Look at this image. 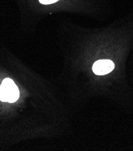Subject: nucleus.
<instances>
[{"mask_svg": "<svg viewBox=\"0 0 133 151\" xmlns=\"http://www.w3.org/2000/svg\"><path fill=\"white\" fill-rule=\"evenodd\" d=\"M115 68L114 63L110 60H100L92 66L93 72L98 75H104L111 72Z\"/></svg>", "mask_w": 133, "mask_h": 151, "instance_id": "2", "label": "nucleus"}, {"mask_svg": "<svg viewBox=\"0 0 133 151\" xmlns=\"http://www.w3.org/2000/svg\"><path fill=\"white\" fill-rule=\"evenodd\" d=\"M19 97V89L14 81L6 78L0 86V100L3 102H14Z\"/></svg>", "mask_w": 133, "mask_h": 151, "instance_id": "1", "label": "nucleus"}, {"mask_svg": "<svg viewBox=\"0 0 133 151\" xmlns=\"http://www.w3.org/2000/svg\"><path fill=\"white\" fill-rule=\"evenodd\" d=\"M59 0H39V1L43 4H50L57 2Z\"/></svg>", "mask_w": 133, "mask_h": 151, "instance_id": "3", "label": "nucleus"}]
</instances>
